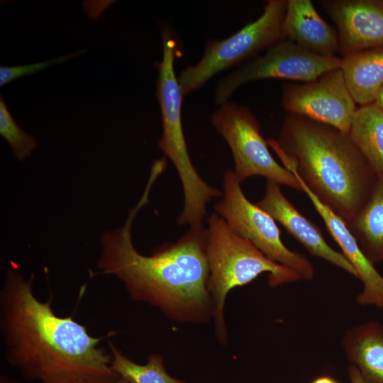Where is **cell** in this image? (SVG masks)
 Returning a JSON list of instances; mask_svg holds the SVG:
<instances>
[{"label": "cell", "mask_w": 383, "mask_h": 383, "mask_svg": "<svg viewBox=\"0 0 383 383\" xmlns=\"http://www.w3.org/2000/svg\"><path fill=\"white\" fill-rule=\"evenodd\" d=\"M287 0H268L260 16L232 35L207 43L201 60L187 66L178 82L183 97L218 73L250 60L284 39L282 24Z\"/></svg>", "instance_id": "cell-6"}, {"label": "cell", "mask_w": 383, "mask_h": 383, "mask_svg": "<svg viewBox=\"0 0 383 383\" xmlns=\"http://www.w3.org/2000/svg\"><path fill=\"white\" fill-rule=\"evenodd\" d=\"M157 177L150 173L124 225L101 235L97 274L116 277L133 301L157 309L170 320L208 322L213 319V304L208 287L206 229L190 228L177 242L161 245L150 255L140 253L132 242L133 222L148 203Z\"/></svg>", "instance_id": "cell-2"}, {"label": "cell", "mask_w": 383, "mask_h": 383, "mask_svg": "<svg viewBox=\"0 0 383 383\" xmlns=\"http://www.w3.org/2000/svg\"><path fill=\"white\" fill-rule=\"evenodd\" d=\"M340 345L367 383H383V323L370 321L347 329Z\"/></svg>", "instance_id": "cell-15"}, {"label": "cell", "mask_w": 383, "mask_h": 383, "mask_svg": "<svg viewBox=\"0 0 383 383\" xmlns=\"http://www.w3.org/2000/svg\"><path fill=\"white\" fill-rule=\"evenodd\" d=\"M0 383H25L21 380L6 376L4 374L0 375Z\"/></svg>", "instance_id": "cell-25"}, {"label": "cell", "mask_w": 383, "mask_h": 383, "mask_svg": "<svg viewBox=\"0 0 383 383\" xmlns=\"http://www.w3.org/2000/svg\"><path fill=\"white\" fill-rule=\"evenodd\" d=\"M319 4L336 26L341 57L383 47V0H323Z\"/></svg>", "instance_id": "cell-11"}, {"label": "cell", "mask_w": 383, "mask_h": 383, "mask_svg": "<svg viewBox=\"0 0 383 383\" xmlns=\"http://www.w3.org/2000/svg\"><path fill=\"white\" fill-rule=\"evenodd\" d=\"M346 224L367 258L383 261V180L378 179L365 206Z\"/></svg>", "instance_id": "cell-17"}, {"label": "cell", "mask_w": 383, "mask_h": 383, "mask_svg": "<svg viewBox=\"0 0 383 383\" xmlns=\"http://www.w3.org/2000/svg\"><path fill=\"white\" fill-rule=\"evenodd\" d=\"M34 275L6 270L0 289V333L7 363L36 383H113L111 355L72 316L57 315L52 299L39 300Z\"/></svg>", "instance_id": "cell-1"}, {"label": "cell", "mask_w": 383, "mask_h": 383, "mask_svg": "<svg viewBox=\"0 0 383 383\" xmlns=\"http://www.w3.org/2000/svg\"><path fill=\"white\" fill-rule=\"evenodd\" d=\"M340 68L356 104L374 103L383 86V47L342 57Z\"/></svg>", "instance_id": "cell-16"}, {"label": "cell", "mask_w": 383, "mask_h": 383, "mask_svg": "<svg viewBox=\"0 0 383 383\" xmlns=\"http://www.w3.org/2000/svg\"><path fill=\"white\" fill-rule=\"evenodd\" d=\"M233 171L223 174V194L215 211L238 235L255 245L267 258L296 272L301 279L315 277L313 264L302 254L289 249L281 239L275 220L244 194Z\"/></svg>", "instance_id": "cell-7"}, {"label": "cell", "mask_w": 383, "mask_h": 383, "mask_svg": "<svg viewBox=\"0 0 383 383\" xmlns=\"http://www.w3.org/2000/svg\"><path fill=\"white\" fill-rule=\"evenodd\" d=\"M348 376L350 383H367L357 368L352 365L348 367Z\"/></svg>", "instance_id": "cell-22"}, {"label": "cell", "mask_w": 383, "mask_h": 383, "mask_svg": "<svg viewBox=\"0 0 383 383\" xmlns=\"http://www.w3.org/2000/svg\"><path fill=\"white\" fill-rule=\"evenodd\" d=\"M176 43L167 29L162 30V57L157 63L158 78L156 96L160 104L162 133L157 146L174 166L184 193L183 209L177 218L179 225L202 228L206 204L223 192L207 184L191 160L182 123L184 98L174 71Z\"/></svg>", "instance_id": "cell-5"}, {"label": "cell", "mask_w": 383, "mask_h": 383, "mask_svg": "<svg viewBox=\"0 0 383 383\" xmlns=\"http://www.w3.org/2000/svg\"><path fill=\"white\" fill-rule=\"evenodd\" d=\"M284 39L323 56L338 52L337 31L318 14L310 0H287L282 24Z\"/></svg>", "instance_id": "cell-14"}, {"label": "cell", "mask_w": 383, "mask_h": 383, "mask_svg": "<svg viewBox=\"0 0 383 383\" xmlns=\"http://www.w3.org/2000/svg\"><path fill=\"white\" fill-rule=\"evenodd\" d=\"M335 379L329 375H321L314 379L311 383H334Z\"/></svg>", "instance_id": "cell-23"}, {"label": "cell", "mask_w": 383, "mask_h": 383, "mask_svg": "<svg viewBox=\"0 0 383 383\" xmlns=\"http://www.w3.org/2000/svg\"><path fill=\"white\" fill-rule=\"evenodd\" d=\"M334 383H340V382H338V381L335 379V381L334 382Z\"/></svg>", "instance_id": "cell-27"}, {"label": "cell", "mask_w": 383, "mask_h": 383, "mask_svg": "<svg viewBox=\"0 0 383 383\" xmlns=\"http://www.w3.org/2000/svg\"><path fill=\"white\" fill-rule=\"evenodd\" d=\"M283 165L297 179L301 192L308 196L326 228L341 248V252L355 268L357 278L362 283V291L356 299L357 304L383 309V277L364 255L345 221L311 192L299 175L294 162L287 160Z\"/></svg>", "instance_id": "cell-12"}, {"label": "cell", "mask_w": 383, "mask_h": 383, "mask_svg": "<svg viewBox=\"0 0 383 383\" xmlns=\"http://www.w3.org/2000/svg\"><path fill=\"white\" fill-rule=\"evenodd\" d=\"M374 104L383 111V86L379 89Z\"/></svg>", "instance_id": "cell-24"}, {"label": "cell", "mask_w": 383, "mask_h": 383, "mask_svg": "<svg viewBox=\"0 0 383 383\" xmlns=\"http://www.w3.org/2000/svg\"><path fill=\"white\" fill-rule=\"evenodd\" d=\"M0 134L7 140L15 157L18 160H23L30 156L37 147L35 138L23 131L17 125L1 96H0Z\"/></svg>", "instance_id": "cell-20"}, {"label": "cell", "mask_w": 383, "mask_h": 383, "mask_svg": "<svg viewBox=\"0 0 383 383\" xmlns=\"http://www.w3.org/2000/svg\"><path fill=\"white\" fill-rule=\"evenodd\" d=\"M206 255L208 287L213 304L215 335L220 343L228 341L224 309L228 293L268 273L270 287L301 280L292 270L267 258L250 242L235 233L216 212L208 220Z\"/></svg>", "instance_id": "cell-4"}, {"label": "cell", "mask_w": 383, "mask_h": 383, "mask_svg": "<svg viewBox=\"0 0 383 383\" xmlns=\"http://www.w3.org/2000/svg\"><path fill=\"white\" fill-rule=\"evenodd\" d=\"M113 383H128L124 378L119 377L118 379Z\"/></svg>", "instance_id": "cell-26"}, {"label": "cell", "mask_w": 383, "mask_h": 383, "mask_svg": "<svg viewBox=\"0 0 383 383\" xmlns=\"http://www.w3.org/2000/svg\"><path fill=\"white\" fill-rule=\"evenodd\" d=\"M211 119L231 149L233 172L240 182L252 176H262L301 192L294 174L271 155L268 143L261 135L260 123L248 106L228 101L220 105Z\"/></svg>", "instance_id": "cell-8"}, {"label": "cell", "mask_w": 383, "mask_h": 383, "mask_svg": "<svg viewBox=\"0 0 383 383\" xmlns=\"http://www.w3.org/2000/svg\"><path fill=\"white\" fill-rule=\"evenodd\" d=\"M356 104L340 67L313 81L287 83L282 87V106L289 114L306 117L348 133Z\"/></svg>", "instance_id": "cell-10"}, {"label": "cell", "mask_w": 383, "mask_h": 383, "mask_svg": "<svg viewBox=\"0 0 383 383\" xmlns=\"http://www.w3.org/2000/svg\"><path fill=\"white\" fill-rule=\"evenodd\" d=\"M341 63V57L318 55L283 39L221 80L216 89L215 102L220 106L228 101L236 89L251 81L286 79L306 82L340 67Z\"/></svg>", "instance_id": "cell-9"}, {"label": "cell", "mask_w": 383, "mask_h": 383, "mask_svg": "<svg viewBox=\"0 0 383 383\" xmlns=\"http://www.w3.org/2000/svg\"><path fill=\"white\" fill-rule=\"evenodd\" d=\"M348 134L377 177L383 180V111L374 103L357 107Z\"/></svg>", "instance_id": "cell-18"}, {"label": "cell", "mask_w": 383, "mask_h": 383, "mask_svg": "<svg viewBox=\"0 0 383 383\" xmlns=\"http://www.w3.org/2000/svg\"><path fill=\"white\" fill-rule=\"evenodd\" d=\"M274 140L311 192L345 223L361 211L379 178L348 133L289 113Z\"/></svg>", "instance_id": "cell-3"}, {"label": "cell", "mask_w": 383, "mask_h": 383, "mask_svg": "<svg viewBox=\"0 0 383 383\" xmlns=\"http://www.w3.org/2000/svg\"><path fill=\"white\" fill-rule=\"evenodd\" d=\"M86 52V50H80L77 52L66 55L55 59L37 62L27 65L20 66H1L0 67V86L3 87L12 80L18 77L33 74L39 72L50 65L65 62L74 57L78 54Z\"/></svg>", "instance_id": "cell-21"}, {"label": "cell", "mask_w": 383, "mask_h": 383, "mask_svg": "<svg viewBox=\"0 0 383 383\" xmlns=\"http://www.w3.org/2000/svg\"><path fill=\"white\" fill-rule=\"evenodd\" d=\"M107 345L112 370L128 383H185L166 372L163 358L158 354H151L145 365H140L126 357L111 340Z\"/></svg>", "instance_id": "cell-19"}, {"label": "cell", "mask_w": 383, "mask_h": 383, "mask_svg": "<svg viewBox=\"0 0 383 383\" xmlns=\"http://www.w3.org/2000/svg\"><path fill=\"white\" fill-rule=\"evenodd\" d=\"M256 204L281 223L311 255L357 278L355 268L347 258L327 243L318 227L304 216L286 198L279 184L267 180L265 195Z\"/></svg>", "instance_id": "cell-13"}]
</instances>
